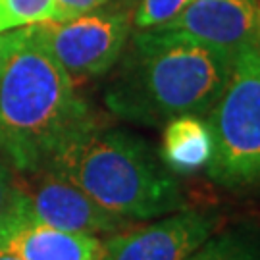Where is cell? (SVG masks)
Returning <instances> with one entry per match:
<instances>
[{
	"mask_svg": "<svg viewBox=\"0 0 260 260\" xmlns=\"http://www.w3.org/2000/svg\"><path fill=\"white\" fill-rule=\"evenodd\" d=\"M108 0H52V19L50 21H70L83 14L103 8Z\"/></svg>",
	"mask_w": 260,
	"mask_h": 260,
	"instance_id": "15",
	"label": "cell"
},
{
	"mask_svg": "<svg viewBox=\"0 0 260 260\" xmlns=\"http://www.w3.org/2000/svg\"><path fill=\"white\" fill-rule=\"evenodd\" d=\"M21 187L27 197L29 220L54 230L74 233H118L131 230L133 222L108 212L68 177L47 168L23 176Z\"/></svg>",
	"mask_w": 260,
	"mask_h": 260,
	"instance_id": "6",
	"label": "cell"
},
{
	"mask_svg": "<svg viewBox=\"0 0 260 260\" xmlns=\"http://www.w3.org/2000/svg\"><path fill=\"white\" fill-rule=\"evenodd\" d=\"M156 29L177 31L235 54L243 45L260 41V0H193Z\"/></svg>",
	"mask_w": 260,
	"mask_h": 260,
	"instance_id": "8",
	"label": "cell"
},
{
	"mask_svg": "<svg viewBox=\"0 0 260 260\" xmlns=\"http://www.w3.org/2000/svg\"><path fill=\"white\" fill-rule=\"evenodd\" d=\"M123 2H127V4H131V2H137V0H123Z\"/></svg>",
	"mask_w": 260,
	"mask_h": 260,
	"instance_id": "17",
	"label": "cell"
},
{
	"mask_svg": "<svg viewBox=\"0 0 260 260\" xmlns=\"http://www.w3.org/2000/svg\"><path fill=\"white\" fill-rule=\"evenodd\" d=\"M12 170L0 154V245H6L23 223L31 222L25 191Z\"/></svg>",
	"mask_w": 260,
	"mask_h": 260,
	"instance_id": "12",
	"label": "cell"
},
{
	"mask_svg": "<svg viewBox=\"0 0 260 260\" xmlns=\"http://www.w3.org/2000/svg\"><path fill=\"white\" fill-rule=\"evenodd\" d=\"M214 150L208 176L223 189H260V41L243 45L220 99L206 114Z\"/></svg>",
	"mask_w": 260,
	"mask_h": 260,
	"instance_id": "4",
	"label": "cell"
},
{
	"mask_svg": "<svg viewBox=\"0 0 260 260\" xmlns=\"http://www.w3.org/2000/svg\"><path fill=\"white\" fill-rule=\"evenodd\" d=\"M233 56L177 31H137L118 60L104 94L106 106L123 120L150 127L185 114L205 116L230 79Z\"/></svg>",
	"mask_w": 260,
	"mask_h": 260,
	"instance_id": "2",
	"label": "cell"
},
{
	"mask_svg": "<svg viewBox=\"0 0 260 260\" xmlns=\"http://www.w3.org/2000/svg\"><path fill=\"white\" fill-rule=\"evenodd\" d=\"M137 10L133 16V25L137 31L156 29L174 19L193 2V0H137Z\"/></svg>",
	"mask_w": 260,
	"mask_h": 260,
	"instance_id": "14",
	"label": "cell"
},
{
	"mask_svg": "<svg viewBox=\"0 0 260 260\" xmlns=\"http://www.w3.org/2000/svg\"><path fill=\"white\" fill-rule=\"evenodd\" d=\"M187 260H260V228L243 223L216 232Z\"/></svg>",
	"mask_w": 260,
	"mask_h": 260,
	"instance_id": "11",
	"label": "cell"
},
{
	"mask_svg": "<svg viewBox=\"0 0 260 260\" xmlns=\"http://www.w3.org/2000/svg\"><path fill=\"white\" fill-rule=\"evenodd\" d=\"M21 260H101L103 241L96 235L54 230L27 222L6 243Z\"/></svg>",
	"mask_w": 260,
	"mask_h": 260,
	"instance_id": "9",
	"label": "cell"
},
{
	"mask_svg": "<svg viewBox=\"0 0 260 260\" xmlns=\"http://www.w3.org/2000/svg\"><path fill=\"white\" fill-rule=\"evenodd\" d=\"M214 143L203 116L185 114L166 123L160 158L174 174H193L210 164Z\"/></svg>",
	"mask_w": 260,
	"mask_h": 260,
	"instance_id": "10",
	"label": "cell"
},
{
	"mask_svg": "<svg viewBox=\"0 0 260 260\" xmlns=\"http://www.w3.org/2000/svg\"><path fill=\"white\" fill-rule=\"evenodd\" d=\"M220 223V214L183 208L141 230L112 233L101 260H187Z\"/></svg>",
	"mask_w": 260,
	"mask_h": 260,
	"instance_id": "7",
	"label": "cell"
},
{
	"mask_svg": "<svg viewBox=\"0 0 260 260\" xmlns=\"http://www.w3.org/2000/svg\"><path fill=\"white\" fill-rule=\"evenodd\" d=\"M93 123L75 83L31 25L0 33V154L10 166L21 176L47 170Z\"/></svg>",
	"mask_w": 260,
	"mask_h": 260,
	"instance_id": "1",
	"label": "cell"
},
{
	"mask_svg": "<svg viewBox=\"0 0 260 260\" xmlns=\"http://www.w3.org/2000/svg\"><path fill=\"white\" fill-rule=\"evenodd\" d=\"M0 260H21V256L6 245H0Z\"/></svg>",
	"mask_w": 260,
	"mask_h": 260,
	"instance_id": "16",
	"label": "cell"
},
{
	"mask_svg": "<svg viewBox=\"0 0 260 260\" xmlns=\"http://www.w3.org/2000/svg\"><path fill=\"white\" fill-rule=\"evenodd\" d=\"M52 19V0H0V33Z\"/></svg>",
	"mask_w": 260,
	"mask_h": 260,
	"instance_id": "13",
	"label": "cell"
},
{
	"mask_svg": "<svg viewBox=\"0 0 260 260\" xmlns=\"http://www.w3.org/2000/svg\"><path fill=\"white\" fill-rule=\"evenodd\" d=\"M75 85L108 74L127 47L131 16L125 10H94L70 21L31 25Z\"/></svg>",
	"mask_w": 260,
	"mask_h": 260,
	"instance_id": "5",
	"label": "cell"
},
{
	"mask_svg": "<svg viewBox=\"0 0 260 260\" xmlns=\"http://www.w3.org/2000/svg\"><path fill=\"white\" fill-rule=\"evenodd\" d=\"M96 205L125 220H150L185 208L172 170L139 135L99 123L77 133L50 166Z\"/></svg>",
	"mask_w": 260,
	"mask_h": 260,
	"instance_id": "3",
	"label": "cell"
}]
</instances>
